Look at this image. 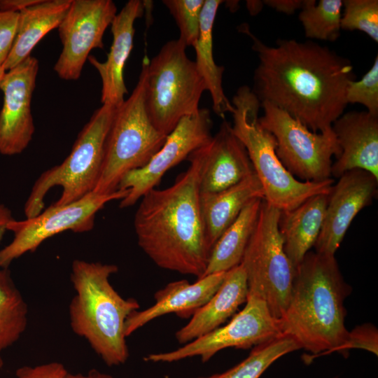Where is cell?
Listing matches in <instances>:
<instances>
[{
	"label": "cell",
	"instance_id": "25",
	"mask_svg": "<svg viewBox=\"0 0 378 378\" xmlns=\"http://www.w3.org/2000/svg\"><path fill=\"white\" fill-rule=\"evenodd\" d=\"M223 2L221 0H204L200 34L193 47L196 54L194 62L205 84L206 90L210 93L213 111L222 118L226 113H232L234 111L223 88L224 66L216 64L213 54V27L217 11Z\"/></svg>",
	"mask_w": 378,
	"mask_h": 378
},
{
	"label": "cell",
	"instance_id": "22",
	"mask_svg": "<svg viewBox=\"0 0 378 378\" xmlns=\"http://www.w3.org/2000/svg\"><path fill=\"white\" fill-rule=\"evenodd\" d=\"M255 198L264 199L263 188L255 173L223 190L200 193L201 215L210 251L245 206Z\"/></svg>",
	"mask_w": 378,
	"mask_h": 378
},
{
	"label": "cell",
	"instance_id": "24",
	"mask_svg": "<svg viewBox=\"0 0 378 378\" xmlns=\"http://www.w3.org/2000/svg\"><path fill=\"white\" fill-rule=\"evenodd\" d=\"M71 2V0H40L19 12L13 46L3 65L6 71L29 57L36 44L58 27Z\"/></svg>",
	"mask_w": 378,
	"mask_h": 378
},
{
	"label": "cell",
	"instance_id": "26",
	"mask_svg": "<svg viewBox=\"0 0 378 378\" xmlns=\"http://www.w3.org/2000/svg\"><path fill=\"white\" fill-rule=\"evenodd\" d=\"M262 200L255 198L250 201L219 237L211 248L203 276L227 272L241 263L256 225Z\"/></svg>",
	"mask_w": 378,
	"mask_h": 378
},
{
	"label": "cell",
	"instance_id": "10",
	"mask_svg": "<svg viewBox=\"0 0 378 378\" xmlns=\"http://www.w3.org/2000/svg\"><path fill=\"white\" fill-rule=\"evenodd\" d=\"M260 108L263 115L259 117V123L275 138L276 155L286 169L302 181L330 178L332 158L341 154L332 129L314 132L268 102H260Z\"/></svg>",
	"mask_w": 378,
	"mask_h": 378
},
{
	"label": "cell",
	"instance_id": "23",
	"mask_svg": "<svg viewBox=\"0 0 378 378\" xmlns=\"http://www.w3.org/2000/svg\"><path fill=\"white\" fill-rule=\"evenodd\" d=\"M329 194L313 196L292 210L281 211L279 230L284 251L294 268L302 262L318 239Z\"/></svg>",
	"mask_w": 378,
	"mask_h": 378
},
{
	"label": "cell",
	"instance_id": "18",
	"mask_svg": "<svg viewBox=\"0 0 378 378\" xmlns=\"http://www.w3.org/2000/svg\"><path fill=\"white\" fill-rule=\"evenodd\" d=\"M146 3L128 1L116 14L111 24L113 41L106 61L102 62L89 55L88 59L99 73L102 80L101 102L118 107L128 93L124 80V67L133 48L134 22L142 17Z\"/></svg>",
	"mask_w": 378,
	"mask_h": 378
},
{
	"label": "cell",
	"instance_id": "16",
	"mask_svg": "<svg viewBox=\"0 0 378 378\" xmlns=\"http://www.w3.org/2000/svg\"><path fill=\"white\" fill-rule=\"evenodd\" d=\"M377 184L378 179L361 169L347 171L339 178L329 194L315 252L335 255L354 218L377 195Z\"/></svg>",
	"mask_w": 378,
	"mask_h": 378
},
{
	"label": "cell",
	"instance_id": "7",
	"mask_svg": "<svg viewBox=\"0 0 378 378\" xmlns=\"http://www.w3.org/2000/svg\"><path fill=\"white\" fill-rule=\"evenodd\" d=\"M117 107L102 104L83 127L64 161L43 172L32 186L24 204L26 218L44 209L49 190L59 186L62 194L52 204L62 206L76 201L92 192L98 181L106 136Z\"/></svg>",
	"mask_w": 378,
	"mask_h": 378
},
{
	"label": "cell",
	"instance_id": "33",
	"mask_svg": "<svg viewBox=\"0 0 378 378\" xmlns=\"http://www.w3.org/2000/svg\"><path fill=\"white\" fill-rule=\"evenodd\" d=\"M19 13L0 11V66L6 62L15 39Z\"/></svg>",
	"mask_w": 378,
	"mask_h": 378
},
{
	"label": "cell",
	"instance_id": "12",
	"mask_svg": "<svg viewBox=\"0 0 378 378\" xmlns=\"http://www.w3.org/2000/svg\"><path fill=\"white\" fill-rule=\"evenodd\" d=\"M244 309L228 324L175 350L150 354L144 360L151 363H173L200 356L205 363L222 349H248L282 335L279 321L271 314L265 301L248 295Z\"/></svg>",
	"mask_w": 378,
	"mask_h": 378
},
{
	"label": "cell",
	"instance_id": "27",
	"mask_svg": "<svg viewBox=\"0 0 378 378\" xmlns=\"http://www.w3.org/2000/svg\"><path fill=\"white\" fill-rule=\"evenodd\" d=\"M28 306L8 268H0V369L2 354L15 344L28 325Z\"/></svg>",
	"mask_w": 378,
	"mask_h": 378
},
{
	"label": "cell",
	"instance_id": "4",
	"mask_svg": "<svg viewBox=\"0 0 378 378\" xmlns=\"http://www.w3.org/2000/svg\"><path fill=\"white\" fill-rule=\"evenodd\" d=\"M118 271L113 264L76 259L70 274L75 292L69 305L70 327L110 367L128 360L125 322L140 308L136 300L123 298L112 286L109 279Z\"/></svg>",
	"mask_w": 378,
	"mask_h": 378
},
{
	"label": "cell",
	"instance_id": "8",
	"mask_svg": "<svg viewBox=\"0 0 378 378\" xmlns=\"http://www.w3.org/2000/svg\"><path fill=\"white\" fill-rule=\"evenodd\" d=\"M180 40L167 42L146 65L145 104L148 117L167 136L183 118L197 113L205 84Z\"/></svg>",
	"mask_w": 378,
	"mask_h": 378
},
{
	"label": "cell",
	"instance_id": "34",
	"mask_svg": "<svg viewBox=\"0 0 378 378\" xmlns=\"http://www.w3.org/2000/svg\"><path fill=\"white\" fill-rule=\"evenodd\" d=\"M377 330L373 326L365 324L358 326L349 332V339L341 351L352 348H361L377 355Z\"/></svg>",
	"mask_w": 378,
	"mask_h": 378
},
{
	"label": "cell",
	"instance_id": "37",
	"mask_svg": "<svg viewBox=\"0 0 378 378\" xmlns=\"http://www.w3.org/2000/svg\"><path fill=\"white\" fill-rule=\"evenodd\" d=\"M40 0H0V11L19 13Z\"/></svg>",
	"mask_w": 378,
	"mask_h": 378
},
{
	"label": "cell",
	"instance_id": "31",
	"mask_svg": "<svg viewBox=\"0 0 378 378\" xmlns=\"http://www.w3.org/2000/svg\"><path fill=\"white\" fill-rule=\"evenodd\" d=\"M180 31L184 45L194 47L199 36L200 18L204 0H163Z\"/></svg>",
	"mask_w": 378,
	"mask_h": 378
},
{
	"label": "cell",
	"instance_id": "2",
	"mask_svg": "<svg viewBox=\"0 0 378 378\" xmlns=\"http://www.w3.org/2000/svg\"><path fill=\"white\" fill-rule=\"evenodd\" d=\"M188 158L190 166L173 185L140 199L134 227L139 246L157 266L200 279L211 252L200 205L202 146Z\"/></svg>",
	"mask_w": 378,
	"mask_h": 378
},
{
	"label": "cell",
	"instance_id": "32",
	"mask_svg": "<svg viewBox=\"0 0 378 378\" xmlns=\"http://www.w3.org/2000/svg\"><path fill=\"white\" fill-rule=\"evenodd\" d=\"M348 104L363 105L369 113L378 116V56L372 67L358 81H349L346 89Z\"/></svg>",
	"mask_w": 378,
	"mask_h": 378
},
{
	"label": "cell",
	"instance_id": "17",
	"mask_svg": "<svg viewBox=\"0 0 378 378\" xmlns=\"http://www.w3.org/2000/svg\"><path fill=\"white\" fill-rule=\"evenodd\" d=\"M200 193L227 189L255 173L248 153L225 120L217 133L202 146Z\"/></svg>",
	"mask_w": 378,
	"mask_h": 378
},
{
	"label": "cell",
	"instance_id": "14",
	"mask_svg": "<svg viewBox=\"0 0 378 378\" xmlns=\"http://www.w3.org/2000/svg\"><path fill=\"white\" fill-rule=\"evenodd\" d=\"M211 128L212 120L208 108H200L197 113L181 119L150 161L144 167L129 172L121 180L118 189L128 190L129 192L120 200V206L134 205L147 192L155 188L168 170L211 139Z\"/></svg>",
	"mask_w": 378,
	"mask_h": 378
},
{
	"label": "cell",
	"instance_id": "29",
	"mask_svg": "<svg viewBox=\"0 0 378 378\" xmlns=\"http://www.w3.org/2000/svg\"><path fill=\"white\" fill-rule=\"evenodd\" d=\"M300 349L291 337L282 335L255 346L248 357L222 373L191 378H259L277 359Z\"/></svg>",
	"mask_w": 378,
	"mask_h": 378
},
{
	"label": "cell",
	"instance_id": "9",
	"mask_svg": "<svg viewBox=\"0 0 378 378\" xmlns=\"http://www.w3.org/2000/svg\"><path fill=\"white\" fill-rule=\"evenodd\" d=\"M280 214L262 200L256 225L240 263L246 275L248 295L265 301L277 319L288 306L295 272L284 249L279 230Z\"/></svg>",
	"mask_w": 378,
	"mask_h": 378
},
{
	"label": "cell",
	"instance_id": "35",
	"mask_svg": "<svg viewBox=\"0 0 378 378\" xmlns=\"http://www.w3.org/2000/svg\"><path fill=\"white\" fill-rule=\"evenodd\" d=\"M68 372L62 363L54 361L20 367L15 371V378H66Z\"/></svg>",
	"mask_w": 378,
	"mask_h": 378
},
{
	"label": "cell",
	"instance_id": "5",
	"mask_svg": "<svg viewBox=\"0 0 378 378\" xmlns=\"http://www.w3.org/2000/svg\"><path fill=\"white\" fill-rule=\"evenodd\" d=\"M231 103L234 108L232 132L248 153L267 203L286 211L313 196L330 192L332 178L321 182L302 181L286 169L276 155L275 138L259 123L260 102L249 87H240Z\"/></svg>",
	"mask_w": 378,
	"mask_h": 378
},
{
	"label": "cell",
	"instance_id": "38",
	"mask_svg": "<svg viewBox=\"0 0 378 378\" xmlns=\"http://www.w3.org/2000/svg\"><path fill=\"white\" fill-rule=\"evenodd\" d=\"M14 220L11 210L0 202V242L3 239L6 232L8 231V225Z\"/></svg>",
	"mask_w": 378,
	"mask_h": 378
},
{
	"label": "cell",
	"instance_id": "39",
	"mask_svg": "<svg viewBox=\"0 0 378 378\" xmlns=\"http://www.w3.org/2000/svg\"><path fill=\"white\" fill-rule=\"evenodd\" d=\"M66 378H114L112 375L97 369H91L85 373L68 372Z\"/></svg>",
	"mask_w": 378,
	"mask_h": 378
},
{
	"label": "cell",
	"instance_id": "6",
	"mask_svg": "<svg viewBox=\"0 0 378 378\" xmlns=\"http://www.w3.org/2000/svg\"><path fill=\"white\" fill-rule=\"evenodd\" d=\"M148 59L145 55L134 90L115 109L105 142L99 177L92 192L109 194L118 190L123 177L144 167L166 141L167 136L151 122L146 107Z\"/></svg>",
	"mask_w": 378,
	"mask_h": 378
},
{
	"label": "cell",
	"instance_id": "20",
	"mask_svg": "<svg viewBox=\"0 0 378 378\" xmlns=\"http://www.w3.org/2000/svg\"><path fill=\"white\" fill-rule=\"evenodd\" d=\"M225 272L206 275L192 284L186 280L171 282L154 295L155 303L132 312L125 326L126 337L148 322L165 314L174 313L181 317L192 315L218 290Z\"/></svg>",
	"mask_w": 378,
	"mask_h": 378
},
{
	"label": "cell",
	"instance_id": "28",
	"mask_svg": "<svg viewBox=\"0 0 378 378\" xmlns=\"http://www.w3.org/2000/svg\"><path fill=\"white\" fill-rule=\"evenodd\" d=\"M342 0H304L299 20L306 37L335 41L340 34Z\"/></svg>",
	"mask_w": 378,
	"mask_h": 378
},
{
	"label": "cell",
	"instance_id": "1",
	"mask_svg": "<svg viewBox=\"0 0 378 378\" xmlns=\"http://www.w3.org/2000/svg\"><path fill=\"white\" fill-rule=\"evenodd\" d=\"M239 31L252 41L259 62L252 91L314 132L332 128L347 106L346 89L355 80L351 62L326 46L312 41L279 39L267 46L246 24Z\"/></svg>",
	"mask_w": 378,
	"mask_h": 378
},
{
	"label": "cell",
	"instance_id": "41",
	"mask_svg": "<svg viewBox=\"0 0 378 378\" xmlns=\"http://www.w3.org/2000/svg\"><path fill=\"white\" fill-rule=\"evenodd\" d=\"M6 73V71L4 70V67L3 66H0V82L4 75V74Z\"/></svg>",
	"mask_w": 378,
	"mask_h": 378
},
{
	"label": "cell",
	"instance_id": "19",
	"mask_svg": "<svg viewBox=\"0 0 378 378\" xmlns=\"http://www.w3.org/2000/svg\"><path fill=\"white\" fill-rule=\"evenodd\" d=\"M341 154L332 163L331 175L339 178L352 169H361L378 179V116L368 111H349L332 124Z\"/></svg>",
	"mask_w": 378,
	"mask_h": 378
},
{
	"label": "cell",
	"instance_id": "36",
	"mask_svg": "<svg viewBox=\"0 0 378 378\" xmlns=\"http://www.w3.org/2000/svg\"><path fill=\"white\" fill-rule=\"evenodd\" d=\"M304 0H265L263 4L278 12L287 15L293 14L298 9H301Z\"/></svg>",
	"mask_w": 378,
	"mask_h": 378
},
{
	"label": "cell",
	"instance_id": "15",
	"mask_svg": "<svg viewBox=\"0 0 378 378\" xmlns=\"http://www.w3.org/2000/svg\"><path fill=\"white\" fill-rule=\"evenodd\" d=\"M38 61L28 57L6 71L0 90L4 102L0 111V153L15 155L28 146L34 133L31 99L36 86Z\"/></svg>",
	"mask_w": 378,
	"mask_h": 378
},
{
	"label": "cell",
	"instance_id": "13",
	"mask_svg": "<svg viewBox=\"0 0 378 378\" xmlns=\"http://www.w3.org/2000/svg\"><path fill=\"white\" fill-rule=\"evenodd\" d=\"M111 0H71L57 27L62 52L54 66L57 76L76 80L92 50L104 48L103 36L116 15Z\"/></svg>",
	"mask_w": 378,
	"mask_h": 378
},
{
	"label": "cell",
	"instance_id": "40",
	"mask_svg": "<svg viewBox=\"0 0 378 378\" xmlns=\"http://www.w3.org/2000/svg\"><path fill=\"white\" fill-rule=\"evenodd\" d=\"M262 1H248L247 6L251 15L258 14L262 8Z\"/></svg>",
	"mask_w": 378,
	"mask_h": 378
},
{
	"label": "cell",
	"instance_id": "30",
	"mask_svg": "<svg viewBox=\"0 0 378 378\" xmlns=\"http://www.w3.org/2000/svg\"><path fill=\"white\" fill-rule=\"evenodd\" d=\"M341 29L360 31L378 42V1L344 0Z\"/></svg>",
	"mask_w": 378,
	"mask_h": 378
},
{
	"label": "cell",
	"instance_id": "21",
	"mask_svg": "<svg viewBox=\"0 0 378 378\" xmlns=\"http://www.w3.org/2000/svg\"><path fill=\"white\" fill-rule=\"evenodd\" d=\"M248 295L246 275L239 264L226 272L223 281L211 299L176 331V340L185 344L216 329L246 301Z\"/></svg>",
	"mask_w": 378,
	"mask_h": 378
},
{
	"label": "cell",
	"instance_id": "11",
	"mask_svg": "<svg viewBox=\"0 0 378 378\" xmlns=\"http://www.w3.org/2000/svg\"><path fill=\"white\" fill-rule=\"evenodd\" d=\"M128 192V190L119 189L109 194L91 192L67 204H51L34 217L13 220L7 229L13 233V238L0 250V268H8L13 261L34 252L45 240L57 234L67 230L76 233L90 231L97 213L108 202L120 201Z\"/></svg>",
	"mask_w": 378,
	"mask_h": 378
},
{
	"label": "cell",
	"instance_id": "3",
	"mask_svg": "<svg viewBox=\"0 0 378 378\" xmlns=\"http://www.w3.org/2000/svg\"><path fill=\"white\" fill-rule=\"evenodd\" d=\"M350 292L335 255L309 251L295 268L288 304L279 319L282 335L317 355L341 351L349 337L344 302Z\"/></svg>",
	"mask_w": 378,
	"mask_h": 378
}]
</instances>
